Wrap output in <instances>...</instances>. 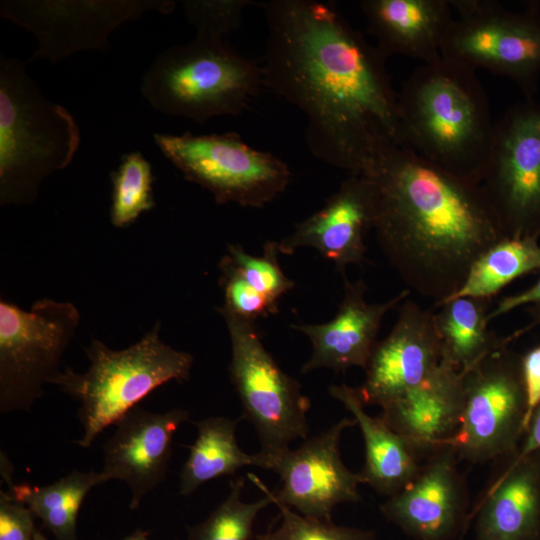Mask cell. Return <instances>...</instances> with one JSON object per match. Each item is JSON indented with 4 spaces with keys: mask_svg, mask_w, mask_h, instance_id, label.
Returning a JSON list of instances; mask_svg holds the SVG:
<instances>
[{
    "mask_svg": "<svg viewBox=\"0 0 540 540\" xmlns=\"http://www.w3.org/2000/svg\"><path fill=\"white\" fill-rule=\"evenodd\" d=\"M83 350L89 360L87 371L65 367L50 381L80 403L83 435L75 443L82 448H89L105 428L159 386L187 381L194 360L189 352L161 340L159 322L125 349L115 350L92 338Z\"/></svg>",
    "mask_w": 540,
    "mask_h": 540,
    "instance_id": "obj_5",
    "label": "cell"
},
{
    "mask_svg": "<svg viewBox=\"0 0 540 540\" xmlns=\"http://www.w3.org/2000/svg\"><path fill=\"white\" fill-rule=\"evenodd\" d=\"M373 194L372 230L407 289L450 299L478 258L503 234L479 184L458 178L405 146L365 173Z\"/></svg>",
    "mask_w": 540,
    "mask_h": 540,
    "instance_id": "obj_2",
    "label": "cell"
},
{
    "mask_svg": "<svg viewBox=\"0 0 540 540\" xmlns=\"http://www.w3.org/2000/svg\"><path fill=\"white\" fill-rule=\"evenodd\" d=\"M262 85V68L226 40L196 38L157 55L140 90L157 111L204 124L238 116Z\"/></svg>",
    "mask_w": 540,
    "mask_h": 540,
    "instance_id": "obj_6",
    "label": "cell"
},
{
    "mask_svg": "<svg viewBox=\"0 0 540 540\" xmlns=\"http://www.w3.org/2000/svg\"><path fill=\"white\" fill-rule=\"evenodd\" d=\"M257 540H265V539H264V535H263V534H262V535H258V536H257Z\"/></svg>",
    "mask_w": 540,
    "mask_h": 540,
    "instance_id": "obj_41",
    "label": "cell"
},
{
    "mask_svg": "<svg viewBox=\"0 0 540 540\" xmlns=\"http://www.w3.org/2000/svg\"><path fill=\"white\" fill-rule=\"evenodd\" d=\"M540 324V315L536 317V319L531 323L529 324L528 326L516 331L515 333H513L512 335L508 336L507 338H505L504 340H502V344L503 345H506L508 344L509 342H511L513 339L519 337L520 335H522L523 333L527 332L528 330H530L531 328L537 326Z\"/></svg>",
    "mask_w": 540,
    "mask_h": 540,
    "instance_id": "obj_38",
    "label": "cell"
},
{
    "mask_svg": "<svg viewBox=\"0 0 540 540\" xmlns=\"http://www.w3.org/2000/svg\"><path fill=\"white\" fill-rule=\"evenodd\" d=\"M34 517L10 491H0V540H34Z\"/></svg>",
    "mask_w": 540,
    "mask_h": 540,
    "instance_id": "obj_34",
    "label": "cell"
},
{
    "mask_svg": "<svg viewBox=\"0 0 540 540\" xmlns=\"http://www.w3.org/2000/svg\"><path fill=\"white\" fill-rule=\"evenodd\" d=\"M2 474L12 495L42 521L56 540H78L77 516L86 495L94 486L108 481L102 471L74 470L52 484L36 486L13 484L7 472Z\"/></svg>",
    "mask_w": 540,
    "mask_h": 540,
    "instance_id": "obj_26",
    "label": "cell"
},
{
    "mask_svg": "<svg viewBox=\"0 0 540 540\" xmlns=\"http://www.w3.org/2000/svg\"><path fill=\"white\" fill-rule=\"evenodd\" d=\"M79 145L72 114L42 94L20 60L0 54V205L32 204Z\"/></svg>",
    "mask_w": 540,
    "mask_h": 540,
    "instance_id": "obj_4",
    "label": "cell"
},
{
    "mask_svg": "<svg viewBox=\"0 0 540 540\" xmlns=\"http://www.w3.org/2000/svg\"><path fill=\"white\" fill-rule=\"evenodd\" d=\"M241 419L211 416L194 422L197 437L179 473V493L192 495L204 483L233 475L246 466L261 468L258 453L248 454L238 445L236 427Z\"/></svg>",
    "mask_w": 540,
    "mask_h": 540,
    "instance_id": "obj_24",
    "label": "cell"
},
{
    "mask_svg": "<svg viewBox=\"0 0 540 540\" xmlns=\"http://www.w3.org/2000/svg\"><path fill=\"white\" fill-rule=\"evenodd\" d=\"M537 453L495 479L470 517L475 540H540V461Z\"/></svg>",
    "mask_w": 540,
    "mask_h": 540,
    "instance_id": "obj_22",
    "label": "cell"
},
{
    "mask_svg": "<svg viewBox=\"0 0 540 540\" xmlns=\"http://www.w3.org/2000/svg\"><path fill=\"white\" fill-rule=\"evenodd\" d=\"M34 540H48L39 530L35 532Z\"/></svg>",
    "mask_w": 540,
    "mask_h": 540,
    "instance_id": "obj_40",
    "label": "cell"
},
{
    "mask_svg": "<svg viewBox=\"0 0 540 540\" xmlns=\"http://www.w3.org/2000/svg\"><path fill=\"white\" fill-rule=\"evenodd\" d=\"M435 321L442 346V360L468 372L502 347L489 324L486 298L456 297L436 306Z\"/></svg>",
    "mask_w": 540,
    "mask_h": 540,
    "instance_id": "obj_25",
    "label": "cell"
},
{
    "mask_svg": "<svg viewBox=\"0 0 540 540\" xmlns=\"http://www.w3.org/2000/svg\"><path fill=\"white\" fill-rule=\"evenodd\" d=\"M231 343L229 377L239 397L242 415L254 427L265 456L308 438L310 399L301 384L284 372L264 346L255 322L221 308Z\"/></svg>",
    "mask_w": 540,
    "mask_h": 540,
    "instance_id": "obj_7",
    "label": "cell"
},
{
    "mask_svg": "<svg viewBox=\"0 0 540 540\" xmlns=\"http://www.w3.org/2000/svg\"><path fill=\"white\" fill-rule=\"evenodd\" d=\"M536 271H540L538 238H504L478 258L462 287L450 299H489L514 279Z\"/></svg>",
    "mask_w": 540,
    "mask_h": 540,
    "instance_id": "obj_27",
    "label": "cell"
},
{
    "mask_svg": "<svg viewBox=\"0 0 540 540\" xmlns=\"http://www.w3.org/2000/svg\"><path fill=\"white\" fill-rule=\"evenodd\" d=\"M148 531L137 529L130 535L126 536L123 540H149L148 539Z\"/></svg>",
    "mask_w": 540,
    "mask_h": 540,
    "instance_id": "obj_39",
    "label": "cell"
},
{
    "mask_svg": "<svg viewBox=\"0 0 540 540\" xmlns=\"http://www.w3.org/2000/svg\"><path fill=\"white\" fill-rule=\"evenodd\" d=\"M80 322L77 307L42 298L24 310L0 301V413L30 411L60 363Z\"/></svg>",
    "mask_w": 540,
    "mask_h": 540,
    "instance_id": "obj_8",
    "label": "cell"
},
{
    "mask_svg": "<svg viewBox=\"0 0 540 540\" xmlns=\"http://www.w3.org/2000/svg\"><path fill=\"white\" fill-rule=\"evenodd\" d=\"M171 0H3L0 16L30 31L33 58L57 64L85 50L106 51L110 34L148 11L170 14Z\"/></svg>",
    "mask_w": 540,
    "mask_h": 540,
    "instance_id": "obj_13",
    "label": "cell"
},
{
    "mask_svg": "<svg viewBox=\"0 0 540 540\" xmlns=\"http://www.w3.org/2000/svg\"><path fill=\"white\" fill-rule=\"evenodd\" d=\"M189 412L173 408L155 413L135 406L115 423L104 444L103 474L118 479L131 492L130 509L162 483L172 457L173 435L189 419Z\"/></svg>",
    "mask_w": 540,
    "mask_h": 540,
    "instance_id": "obj_17",
    "label": "cell"
},
{
    "mask_svg": "<svg viewBox=\"0 0 540 540\" xmlns=\"http://www.w3.org/2000/svg\"><path fill=\"white\" fill-rule=\"evenodd\" d=\"M344 277V293L336 315L328 322L293 324L311 342L312 353L302 365L301 372L317 369L346 371L351 367L365 369L377 343V336L386 313L410 295L404 289L382 303H369L365 299L363 280L350 281Z\"/></svg>",
    "mask_w": 540,
    "mask_h": 540,
    "instance_id": "obj_19",
    "label": "cell"
},
{
    "mask_svg": "<svg viewBox=\"0 0 540 540\" xmlns=\"http://www.w3.org/2000/svg\"><path fill=\"white\" fill-rule=\"evenodd\" d=\"M521 368L526 393L525 432L540 404V345L521 358Z\"/></svg>",
    "mask_w": 540,
    "mask_h": 540,
    "instance_id": "obj_35",
    "label": "cell"
},
{
    "mask_svg": "<svg viewBox=\"0 0 540 540\" xmlns=\"http://www.w3.org/2000/svg\"><path fill=\"white\" fill-rule=\"evenodd\" d=\"M279 255L277 242L274 241L264 244L262 256L249 254L240 244H229L220 262L231 268L257 292L278 303L295 286L279 265Z\"/></svg>",
    "mask_w": 540,
    "mask_h": 540,
    "instance_id": "obj_30",
    "label": "cell"
},
{
    "mask_svg": "<svg viewBox=\"0 0 540 540\" xmlns=\"http://www.w3.org/2000/svg\"><path fill=\"white\" fill-rule=\"evenodd\" d=\"M219 285L224 304L219 307L241 319L255 322L278 312V303L248 285L231 268L219 261Z\"/></svg>",
    "mask_w": 540,
    "mask_h": 540,
    "instance_id": "obj_33",
    "label": "cell"
},
{
    "mask_svg": "<svg viewBox=\"0 0 540 540\" xmlns=\"http://www.w3.org/2000/svg\"><path fill=\"white\" fill-rule=\"evenodd\" d=\"M457 455L447 445L428 456L413 480L381 504L382 515L416 540H452L469 520Z\"/></svg>",
    "mask_w": 540,
    "mask_h": 540,
    "instance_id": "obj_16",
    "label": "cell"
},
{
    "mask_svg": "<svg viewBox=\"0 0 540 540\" xmlns=\"http://www.w3.org/2000/svg\"><path fill=\"white\" fill-rule=\"evenodd\" d=\"M465 376L466 372L442 360L424 382L381 407L380 416L425 460L450 445L457 433L465 403Z\"/></svg>",
    "mask_w": 540,
    "mask_h": 540,
    "instance_id": "obj_20",
    "label": "cell"
},
{
    "mask_svg": "<svg viewBox=\"0 0 540 540\" xmlns=\"http://www.w3.org/2000/svg\"><path fill=\"white\" fill-rule=\"evenodd\" d=\"M153 140L186 180L208 190L219 204L261 208L282 194L291 179L285 162L249 146L235 132L154 133Z\"/></svg>",
    "mask_w": 540,
    "mask_h": 540,
    "instance_id": "obj_9",
    "label": "cell"
},
{
    "mask_svg": "<svg viewBox=\"0 0 540 540\" xmlns=\"http://www.w3.org/2000/svg\"><path fill=\"white\" fill-rule=\"evenodd\" d=\"M355 425L354 418H342L303 440L296 449L274 456L258 452L261 468L275 472L281 480L276 492L261 481L263 488L273 499L307 518L331 521L337 505L361 499L362 479L345 466L339 450L342 433Z\"/></svg>",
    "mask_w": 540,
    "mask_h": 540,
    "instance_id": "obj_14",
    "label": "cell"
},
{
    "mask_svg": "<svg viewBox=\"0 0 540 540\" xmlns=\"http://www.w3.org/2000/svg\"><path fill=\"white\" fill-rule=\"evenodd\" d=\"M521 359L500 347L465 376V403L449 446L459 460L485 463L511 453L525 432Z\"/></svg>",
    "mask_w": 540,
    "mask_h": 540,
    "instance_id": "obj_12",
    "label": "cell"
},
{
    "mask_svg": "<svg viewBox=\"0 0 540 540\" xmlns=\"http://www.w3.org/2000/svg\"><path fill=\"white\" fill-rule=\"evenodd\" d=\"M329 394L348 410L359 426L365 449V462L359 475L377 493L390 497L418 473L422 457L381 416L372 417L364 409L359 390L346 384L332 385Z\"/></svg>",
    "mask_w": 540,
    "mask_h": 540,
    "instance_id": "obj_23",
    "label": "cell"
},
{
    "mask_svg": "<svg viewBox=\"0 0 540 540\" xmlns=\"http://www.w3.org/2000/svg\"><path fill=\"white\" fill-rule=\"evenodd\" d=\"M505 237H540V103L530 97L494 124L480 182Z\"/></svg>",
    "mask_w": 540,
    "mask_h": 540,
    "instance_id": "obj_10",
    "label": "cell"
},
{
    "mask_svg": "<svg viewBox=\"0 0 540 540\" xmlns=\"http://www.w3.org/2000/svg\"><path fill=\"white\" fill-rule=\"evenodd\" d=\"M372 223L371 183L364 174H352L319 210L277 242L278 250L291 255L301 248L315 249L345 275L348 265L365 260V236Z\"/></svg>",
    "mask_w": 540,
    "mask_h": 540,
    "instance_id": "obj_18",
    "label": "cell"
},
{
    "mask_svg": "<svg viewBox=\"0 0 540 540\" xmlns=\"http://www.w3.org/2000/svg\"><path fill=\"white\" fill-rule=\"evenodd\" d=\"M368 32L387 59L402 55L431 63L441 58L454 20L447 0H363L359 3Z\"/></svg>",
    "mask_w": 540,
    "mask_h": 540,
    "instance_id": "obj_21",
    "label": "cell"
},
{
    "mask_svg": "<svg viewBox=\"0 0 540 540\" xmlns=\"http://www.w3.org/2000/svg\"><path fill=\"white\" fill-rule=\"evenodd\" d=\"M398 105L403 146L480 185L495 123L474 69L443 57L423 63L403 84Z\"/></svg>",
    "mask_w": 540,
    "mask_h": 540,
    "instance_id": "obj_3",
    "label": "cell"
},
{
    "mask_svg": "<svg viewBox=\"0 0 540 540\" xmlns=\"http://www.w3.org/2000/svg\"><path fill=\"white\" fill-rule=\"evenodd\" d=\"M442 346L435 313L405 299L389 334L377 341L358 388L366 405L380 408L416 388L439 367Z\"/></svg>",
    "mask_w": 540,
    "mask_h": 540,
    "instance_id": "obj_15",
    "label": "cell"
},
{
    "mask_svg": "<svg viewBox=\"0 0 540 540\" xmlns=\"http://www.w3.org/2000/svg\"><path fill=\"white\" fill-rule=\"evenodd\" d=\"M530 303L540 304V279L534 286L526 291L502 298L494 309L490 311L489 321L504 315L517 307Z\"/></svg>",
    "mask_w": 540,
    "mask_h": 540,
    "instance_id": "obj_36",
    "label": "cell"
},
{
    "mask_svg": "<svg viewBox=\"0 0 540 540\" xmlns=\"http://www.w3.org/2000/svg\"><path fill=\"white\" fill-rule=\"evenodd\" d=\"M244 478L230 482L227 497L201 523L187 528V540H253L258 514L272 502L264 497L254 502L242 501Z\"/></svg>",
    "mask_w": 540,
    "mask_h": 540,
    "instance_id": "obj_29",
    "label": "cell"
},
{
    "mask_svg": "<svg viewBox=\"0 0 540 540\" xmlns=\"http://www.w3.org/2000/svg\"><path fill=\"white\" fill-rule=\"evenodd\" d=\"M248 479L267 495L280 511L279 526L273 529L272 523L263 534L265 540H375L373 531L336 525L332 520L307 518L273 499L263 488L261 479L255 474L249 473Z\"/></svg>",
    "mask_w": 540,
    "mask_h": 540,
    "instance_id": "obj_31",
    "label": "cell"
},
{
    "mask_svg": "<svg viewBox=\"0 0 540 540\" xmlns=\"http://www.w3.org/2000/svg\"><path fill=\"white\" fill-rule=\"evenodd\" d=\"M184 15L196 30V38L226 40L242 23L243 10L249 0H185Z\"/></svg>",
    "mask_w": 540,
    "mask_h": 540,
    "instance_id": "obj_32",
    "label": "cell"
},
{
    "mask_svg": "<svg viewBox=\"0 0 540 540\" xmlns=\"http://www.w3.org/2000/svg\"><path fill=\"white\" fill-rule=\"evenodd\" d=\"M457 11L441 57L515 81L529 96L540 74V13L512 12L489 0L450 1Z\"/></svg>",
    "mask_w": 540,
    "mask_h": 540,
    "instance_id": "obj_11",
    "label": "cell"
},
{
    "mask_svg": "<svg viewBox=\"0 0 540 540\" xmlns=\"http://www.w3.org/2000/svg\"><path fill=\"white\" fill-rule=\"evenodd\" d=\"M267 24L262 85L307 118L310 152L350 175L403 146L386 58L331 2H261Z\"/></svg>",
    "mask_w": 540,
    "mask_h": 540,
    "instance_id": "obj_1",
    "label": "cell"
},
{
    "mask_svg": "<svg viewBox=\"0 0 540 540\" xmlns=\"http://www.w3.org/2000/svg\"><path fill=\"white\" fill-rule=\"evenodd\" d=\"M112 201L110 222L125 228L155 207L153 174L150 163L139 151L130 152L111 173Z\"/></svg>",
    "mask_w": 540,
    "mask_h": 540,
    "instance_id": "obj_28",
    "label": "cell"
},
{
    "mask_svg": "<svg viewBox=\"0 0 540 540\" xmlns=\"http://www.w3.org/2000/svg\"><path fill=\"white\" fill-rule=\"evenodd\" d=\"M527 436L522 449L509 465H515L529 456L540 452V404L527 427Z\"/></svg>",
    "mask_w": 540,
    "mask_h": 540,
    "instance_id": "obj_37",
    "label": "cell"
}]
</instances>
